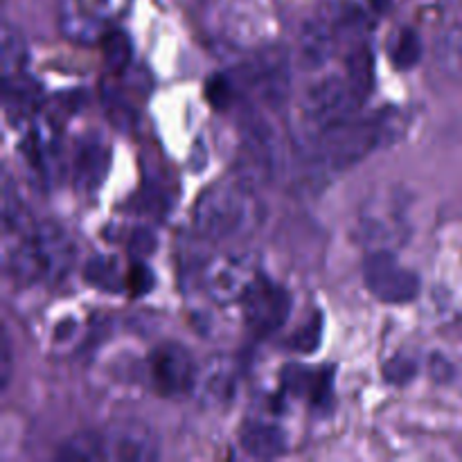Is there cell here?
I'll return each mask as SVG.
<instances>
[{
	"instance_id": "6da1fadb",
	"label": "cell",
	"mask_w": 462,
	"mask_h": 462,
	"mask_svg": "<svg viewBox=\"0 0 462 462\" xmlns=\"http://www.w3.org/2000/svg\"><path fill=\"white\" fill-rule=\"evenodd\" d=\"M262 217L264 208L253 185L244 179H226L208 188L192 212L197 233L215 244H235L251 237Z\"/></svg>"
},
{
	"instance_id": "7a4b0ae2",
	"label": "cell",
	"mask_w": 462,
	"mask_h": 462,
	"mask_svg": "<svg viewBox=\"0 0 462 462\" xmlns=\"http://www.w3.org/2000/svg\"><path fill=\"white\" fill-rule=\"evenodd\" d=\"M75 262L72 239L57 224H36L18 237L7 257L12 278L21 284L57 282Z\"/></svg>"
},
{
	"instance_id": "3957f363",
	"label": "cell",
	"mask_w": 462,
	"mask_h": 462,
	"mask_svg": "<svg viewBox=\"0 0 462 462\" xmlns=\"http://www.w3.org/2000/svg\"><path fill=\"white\" fill-rule=\"evenodd\" d=\"M131 0H57L59 27L77 43H95L111 32Z\"/></svg>"
},
{
	"instance_id": "277c9868",
	"label": "cell",
	"mask_w": 462,
	"mask_h": 462,
	"mask_svg": "<svg viewBox=\"0 0 462 462\" xmlns=\"http://www.w3.org/2000/svg\"><path fill=\"white\" fill-rule=\"evenodd\" d=\"M257 278L260 273L251 253L224 251L203 266L201 287L217 305H233L244 300Z\"/></svg>"
},
{
	"instance_id": "5b68a950",
	"label": "cell",
	"mask_w": 462,
	"mask_h": 462,
	"mask_svg": "<svg viewBox=\"0 0 462 462\" xmlns=\"http://www.w3.org/2000/svg\"><path fill=\"white\" fill-rule=\"evenodd\" d=\"M364 282L377 300L406 305L420 296V278L395 257L393 248H374L364 260Z\"/></svg>"
},
{
	"instance_id": "8992f818",
	"label": "cell",
	"mask_w": 462,
	"mask_h": 462,
	"mask_svg": "<svg viewBox=\"0 0 462 462\" xmlns=\"http://www.w3.org/2000/svg\"><path fill=\"white\" fill-rule=\"evenodd\" d=\"M361 88L350 79L338 75H320L311 81L302 95V111L319 125H337L347 120L356 108Z\"/></svg>"
},
{
	"instance_id": "52a82bcc",
	"label": "cell",
	"mask_w": 462,
	"mask_h": 462,
	"mask_svg": "<svg viewBox=\"0 0 462 462\" xmlns=\"http://www.w3.org/2000/svg\"><path fill=\"white\" fill-rule=\"evenodd\" d=\"M149 382L162 397H183L194 393L199 368L188 347L179 343H162L149 355Z\"/></svg>"
},
{
	"instance_id": "ba28073f",
	"label": "cell",
	"mask_w": 462,
	"mask_h": 462,
	"mask_svg": "<svg viewBox=\"0 0 462 462\" xmlns=\"http://www.w3.org/2000/svg\"><path fill=\"white\" fill-rule=\"evenodd\" d=\"M242 305L246 328L257 337H269L278 332L291 314V296L262 275L255 280L251 291L244 296Z\"/></svg>"
},
{
	"instance_id": "9c48e42d",
	"label": "cell",
	"mask_w": 462,
	"mask_h": 462,
	"mask_svg": "<svg viewBox=\"0 0 462 462\" xmlns=\"http://www.w3.org/2000/svg\"><path fill=\"white\" fill-rule=\"evenodd\" d=\"M379 134L373 125H356V122L341 120L337 125L325 126L320 138V156L332 167H347L364 158L377 144Z\"/></svg>"
},
{
	"instance_id": "30bf717a",
	"label": "cell",
	"mask_w": 462,
	"mask_h": 462,
	"mask_svg": "<svg viewBox=\"0 0 462 462\" xmlns=\"http://www.w3.org/2000/svg\"><path fill=\"white\" fill-rule=\"evenodd\" d=\"M104 454L111 462H152L161 456L156 433L143 422H117L102 431Z\"/></svg>"
},
{
	"instance_id": "8fae6325",
	"label": "cell",
	"mask_w": 462,
	"mask_h": 462,
	"mask_svg": "<svg viewBox=\"0 0 462 462\" xmlns=\"http://www.w3.org/2000/svg\"><path fill=\"white\" fill-rule=\"evenodd\" d=\"M111 165V149L102 135H84L72 156V176L81 192H93L102 185Z\"/></svg>"
},
{
	"instance_id": "7c38bea8",
	"label": "cell",
	"mask_w": 462,
	"mask_h": 462,
	"mask_svg": "<svg viewBox=\"0 0 462 462\" xmlns=\"http://www.w3.org/2000/svg\"><path fill=\"white\" fill-rule=\"evenodd\" d=\"M235 388H237V373H235L233 361L212 359L206 368L199 370L197 379V397H201L208 406H224L233 400Z\"/></svg>"
},
{
	"instance_id": "4fadbf2b",
	"label": "cell",
	"mask_w": 462,
	"mask_h": 462,
	"mask_svg": "<svg viewBox=\"0 0 462 462\" xmlns=\"http://www.w3.org/2000/svg\"><path fill=\"white\" fill-rule=\"evenodd\" d=\"M239 447L253 458H278L287 451L289 438L269 420H248L239 431Z\"/></svg>"
},
{
	"instance_id": "5bb4252c",
	"label": "cell",
	"mask_w": 462,
	"mask_h": 462,
	"mask_svg": "<svg viewBox=\"0 0 462 462\" xmlns=\"http://www.w3.org/2000/svg\"><path fill=\"white\" fill-rule=\"evenodd\" d=\"M334 50H337L334 30L325 21H310L300 30L296 48V57L300 68L319 70V68H323L334 57Z\"/></svg>"
},
{
	"instance_id": "9a60e30c",
	"label": "cell",
	"mask_w": 462,
	"mask_h": 462,
	"mask_svg": "<svg viewBox=\"0 0 462 462\" xmlns=\"http://www.w3.org/2000/svg\"><path fill=\"white\" fill-rule=\"evenodd\" d=\"M402 230H406V226L402 224L397 212L388 215L377 206L365 208L361 215V233H364L365 242L374 244V248H393V244L400 242Z\"/></svg>"
},
{
	"instance_id": "2e32d148",
	"label": "cell",
	"mask_w": 462,
	"mask_h": 462,
	"mask_svg": "<svg viewBox=\"0 0 462 462\" xmlns=\"http://www.w3.org/2000/svg\"><path fill=\"white\" fill-rule=\"evenodd\" d=\"M27 61V41L23 32L12 23H3L0 32V70H3V81L12 77L23 75V68Z\"/></svg>"
},
{
	"instance_id": "e0dca14e",
	"label": "cell",
	"mask_w": 462,
	"mask_h": 462,
	"mask_svg": "<svg viewBox=\"0 0 462 462\" xmlns=\"http://www.w3.org/2000/svg\"><path fill=\"white\" fill-rule=\"evenodd\" d=\"M84 278L93 287L111 293L122 291V289H126V282H129V273L122 269L120 260L113 255H97L88 260L84 269Z\"/></svg>"
},
{
	"instance_id": "ac0fdd59",
	"label": "cell",
	"mask_w": 462,
	"mask_h": 462,
	"mask_svg": "<svg viewBox=\"0 0 462 462\" xmlns=\"http://www.w3.org/2000/svg\"><path fill=\"white\" fill-rule=\"evenodd\" d=\"M57 460L61 462H99L106 460L104 454L102 431H79L61 442L57 451Z\"/></svg>"
},
{
	"instance_id": "d6986e66",
	"label": "cell",
	"mask_w": 462,
	"mask_h": 462,
	"mask_svg": "<svg viewBox=\"0 0 462 462\" xmlns=\"http://www.w3.org/2000/svg\"><path fill=\"white\" fill-rule=\"evenodd\" d=\"M386 52L397 70H409V68L418 66L420 59H422V41H420L415 30L400 27V30H395L388 36Z\"/></svg>"
},
{
	"instance_id": "ffe728a7",
	"label": "cell",
	"mask_w": 462,
	"mask_h": 462,
	"mask_svg": "<svg viewBox=\"0 0 462 462\" xmlns=\"http://www.w3.org/2000/svg\"><path fill=\"white\" fill-rule=\"evenodd\" d=\"M436 63L447 77L462 81V27L442 32L436 41Z\"/></svg>"
},
{
	"instance_id": "44dd1931",
	"label": "cell",
	"mask_w": 462,
	"mask_h": 462,
	"mask_svg": "<svg viewBox=\"0 0 462 462\" xmlns=\"http://www.w3.org/2000/svg\"><path fill=\"white\" fill-rule=\"evenodd\" d=\"M5 106L9 116H27L39 102V86L23 75L5 79Z\"/></svg>"
},
{
	"instance_id": "7402d4cb",
	"label": "cell",
	"mask_w": 462,
	"mask_h": 462,
	"mask_svg": "<svg viewBox=\"0 0 462 462\" xmlns=\"http://www.w3.org/2000/svg\"><path fill=\"white\" fill-rule=\"evenodd\" d=\"M102 41L106 43V48H104V59H106V66L113 68V70H120V68H125L126 63H129V57H131L129 39H126L122 32L111 30Z\"/></svg>"
},
{
	"instance_id": "603a6c76",
	"label": "cell",
	"mask_w": 462,
	"mask_h": 462,
	"mask_svg": "<svg viewBox=\"0 0 462 462\" xmlns=\"http://www.w3.org/2000/svg\"><path fill=\"white\" fill-rule=\"evenodd\" d=\"M320 343V319L316 316V320H311L310 328L300 329V332L296 334V338H293L291 346L296 347V350H302V352H311L316 346Z\"/></svg>"
},
{
	"instance_id": "cb8c5ba5",
	"label": "cell",
	"mask_w": 462,
	"mask_h": 462,
	"mask_svg": "<svg viewBox=\"0 0 462 462\" xmlns=\"http://www.w3.org/2000/svg\"><path fill=\"white\" fill-rule=\"evenodd\" d=\"M12 341H9V334L3 332V338H0V388L9 386V379H12Z\"/></svg>"
},
{
	"instance_id": "d4e9b609",
	"label": "cell",
	"mask_w": 462,
	"mask_h": 462,
	"mask_svg": "<svg viewBox=\"0 0 462 462\" xmlns=\"http://www.w3.org/2000/svg\"><path fill=\"white\" fill-rule=\"evenodd\" d=\"M413 374H415V365L411 364L409 359H404V356H395L393 364L386 365V377L395 383L409 382Z\"/></svg>"
},
{
	"instance_id": "484cf974",
	"label": "cell",
	"mask_w": 462,
	"mask_h": 462,
	"mask_svg": "<svg viewBox=\"0 0 462 462\" xmlns=\"http://www.w3.org/2000/svg\"><path fill=\"white\" fill-rule=\"evenodd\" d=\"M152 284H153V278L152 273H149L147 266H135V269L129 273V282H126V287L131 289L134 296H140V293H147L149 289H152Z\"/></svg>"
}]
</instances>
